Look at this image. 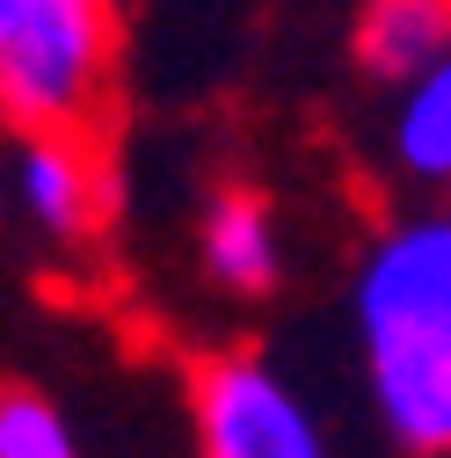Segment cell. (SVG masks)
Returning a JSON list of instances; mask_svg holds the SVG:
<instances>
[{"instance_id":"cell-7","label":"cell","mask_w":451,"mask_h":458,"mask_svg":"<svg viewBox=\"0 0 451 458\" xmlns=\"http://www.w3.org/2000/svg\"><path fill=\"white\" fill-rule=\"evenodd\" d=\"M386 160L415 190H451V51L415 81L393 88V124H386Z\"/></svg>"},{"instance_id":"cell-1","label":"cell","mask_w":451,"mask_h":458,"mask_svg":"<svg viewBox=\"0 0 451 458\" xmlns=\"http://www.w3.org/2000/svg\"><path fill=\"white\" fill-rule=\"evenodd\" d=\"M364 393L408 458H451V211L386 218L350 276Z\"/></svg>"},{"instance_id":"cell-5","label":"cell","mask_w":451,"mask_h":458,"mask_svg":"<svg viewBox=\"0 0 451 458\" xmlns=\"http://www.w3.org/2000/svg\"><path fill=\"white\" fill-rule=\"evenodd\" d=\"M197 255H204V269L226 292L262 299V292H277V276H285V218H277V204L262 190L226 182L197 218Z\"/></svg>"},{"instance_id":"cell-9","label":"cell","mask_w":451,"mask_h":458,"mask_svg":"<svg viewBox=\"0 0 451 458\" xmlns=\"http://www.w3.org/2000/svg\"><path fill=\"white\" fill-rule=\"evenodd\" d=\"M15 8H22V0H0V22H8V15H15Z\"/></svg>"},{"instance_id":"cell-6","label":"cell","mask_w":451,"mask_h":458,"mask_svg":"<svg viewBox=\"0 0 451 458\" xmlns=\"http://www.w3.org/2000/svg\"><path fill=\"white\" fill-rule=\"evenodd\" d=\"M350 44L371 81L401 88L451 51V0H364Z\"/></svg>"},{"instance_id":"cell-4","label":"cell","mask_w":451,"mask_h":458,"mask_svg":"<svg viewBox=\"0 0 451 458\" xmlns=\"http://www.w3.org/2000/svg\"><path fill=\"white\" fill-rule=\"evenodd\" d=\"M8 182L51 241H95L109 218V167L102 146L81 131H22Z\"/></svg>"},{"instance_id":"cell-8","label":"cell","mask_w":451,"mask_h":458,"mask_svg":"<svg viewBox=\"0 0 451 458\" xmlns=\"http://www.w3.org/2000/svg\"><path fill=\"white\" fill-rule=\"evenodd\" d=\"M0 458H81L59 400L37 386H0Z\"/></svg>"},{"instance_id":"cell-2","label":"cell","mask_w":451,"mask_h":458,"mask_svg":"<svg viewBox=\"0 0 451 458\" xmlns=\"http://www.w3.org/2000/svg\"><path fill=\"white\" fill-rule=\"evenodd\" d=\"M117 81V8L109 0H22L0 22V117L15 131L95 139Z\"/></svg>"},{"instance_id":"cell-3","label":"cell","mask_w":451,"mask_h":458,"mask_svg":"<svg viewBox=\"0 0 451 458\" xmlns=\"http://www.w3.org/2000/svg\"><path fill=\"white\" fill-rule=\"evenodd\" d=\"M197 458H335L313 400L262 350H211L190 364Z\"/></svg>"}]
</instances>
